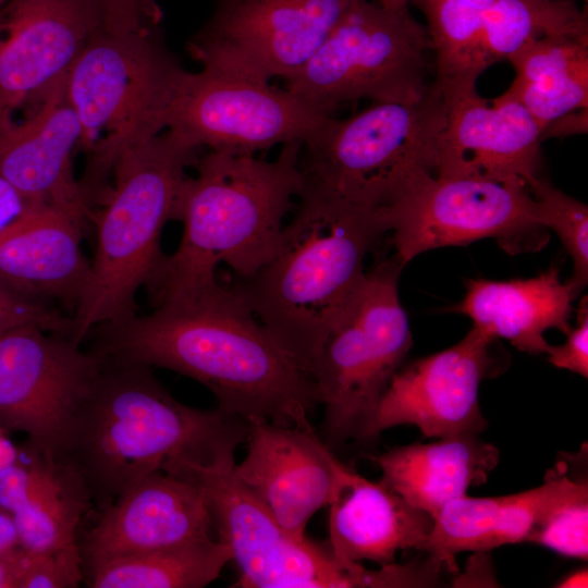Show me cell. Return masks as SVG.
Masks as SVG:
<instances>
[{
    "label": "cell",
    "mask_w": 588,
    "mask_h": 588,
    "mask_svg": "<svg viewBox=\"0 0 588 588\" xmlns=\"http://www.w3.org/2000/svg\"><path fill=\"white\" fill-rule=\"evenodd\" d=\"M373 1L388 8H402V7L408 5L407 0H373Z\"/></svg>",
    "instance_id": "cell-42"
},
{
    "label": "cell",
    "mask_w": 588,
    "mask_h": 588,
    "mask_svg": "<svg viewBox=\"0 0 588 588\" xmlns=\"http://www.w3.org/2000/svg\"><path fill=\"white\" fill-rule=\"evenodd\" d=\"M101 27L97 0H9L0 9V114L33 105L65 77Z\"/></svg>",
    "instance_id": "cell-16"
},
{
    "label": "cell",
    "mask_w": 588,
    "mask_h": 588,
    "mask_svg": "<svg viewBox=\"0 0 588 588\" xmlns=\"http://www.w3.org/2000/svg\"><path fill=\"white\" fill-rule=\"evenodd\" d=\"M197 150L167 128L118 158L96 221L88 282L71 318L72 340L81 343L96 327L136 315V294L162 257L161 232Z\"/></svg>",
    "instance_id": "cell-5"
},
{
    "label": "cell",
    "mask_w": 588,
    "mask_h": 588,
    "mask_svg": "<svg viewBox=\"0 0 588 588\" xmlns=\"http://www.w3.org/2000/svg\"><path fill=\"white\" fill-rule=\"evenodd\" d=\"M152 9L136 29L101 27L65 76V93L78 119L79 146L89 154L79 182L89 207L101 203L118 158L167 128L186 70L166 47Z\"/></svg>",
    "instance_id": "cell-6"
},
{
    "label": "cell",
    "mask_w": 588,
    "mask_h": 588,
    "mask_svg": "<svg viewBox=\"0 0 588 588\" xmlns=\"http://www.w3.org/2000/svg\"><path fill=\"white\" fill-rule=\"evenodd\" d=\"M17 121L0 114V174L29 206L49 204L85 218L89 208L72 170L82 131L65 93L57 82Z\"/></svg>",
    "instance_id": "cell-20"
},
{
    "label": "cell",
    "mask_w": 588,
    "mask_h": 588,
    "mask_svg": "<svg viewBox=\"0 0 588 588\" xmlns=\"http://www.w3.org/2000/svg\"><path fill=\"white\" fill-rule=\"evenodd\" d=\"M11 294H9L8 292L3 291L2 289H0V298H3L5 296H10ZM13 296V295H11Z\"/></svg>",
    "instance_id": "cell-43"
},
{
    "label": "cell",
    "mask_w": 588,
    "mask_h": 588,
    "mask_svg": "<svg viewBox=\"0 0 588 588\" xmlns=\"http://www.w3.org/2000/svg\"><path fill=\"white\" fill-rule=\"evenodd\" d=\"M25 558L21 546L0 553V588H20Z\"/></svg>",
    "instance_id": "cell-39"
},
{
    "label": "cell",
    "mask_w": 588,
    "mask_h": 588,
    "mask_svg": "<svg viewBox=\"0 0 588 588\" xmlns=\"http://www.w3.org/2000/svg\"><path fill=\"white\" fill-rule=\"evenodd\" d=\"M507 60L516 73L507 90L542 128L558 118L588 108V37L534 39Z\"/></svg>",
    "instance_id": "cell-26"
},
{
    "label": "cell",
    "mask_w": 588,
    "mask_h": 588,
    "mask_svg": "<svg viewBox=\"0 0 588 588\" xmlns=\"http://www.w3.org/2000/svg\"><path fill=\"white\" fill-rule=\"evenodd\" d=\"M230 561L228 547L211 538L110 560L87 572L88 584L93 588H200Z\"/></svg>",
    "instance_id": "cell-27"
},
{
    "label": "cell",
    "mask_w": 588,
    "mask_h": 588,
    "mask_svg": "<svg viewBox=\"0 0 588 588\" xmlns=\"http://www.w3.org/2000/svg\"><path fill=\"white\" fill-rule=\"evenodd\" d=\"M301 151V143H290L271 161L220 150L197 160V173L185 177L174 208L173 219L184 228L180 245L162 255L146 284L151 301L217 280L220 264L238 278L266 264L304 187Z\"/></svg>",
    "instance_id": "cell-4"
},
{
    "label": "cell",
    "mask_w": 588,
    "mask_h": 588,
    "mask_svg": "<svg viewBox=\"0 0 588 588\" xmlns=\"http://www.w3.org/2000/svg\"><path fill=\"white\" fill-rule=\"evenodd\" d=\"M561 345H549L546 354L553 366L588 377V304L584 296L577 309V326Z\"/></svg>",
    "instance_id": "cell-35"
},
{
    "label": "cell",
    "mask_w": 588,
    "mask_h": 588,
    "mask_svg": "<svg viewBox=\"0 0 588 588\" xmlns=\"http://www.w3.org/2000/svg\"><path fill=\"white\" fill-rule=\"evenodd\" d=\"M385 219L394 256L403 266L426 250L486 237L514 253L544 230L524 183L483 175H427L385 212Z\"/></svg>",
    "instance_id": "cell-12"
},
{
    "label": "cell",
    "mask_w": 588,
    "mask_h": 588,
    "mask_svg": "<svg viewBox=\"0 0 588 588\" xmlns=\"http://www.w3.org/2000/svg\"><path fill=\"white\" fill-rule=\"evenodd\" d=\"M83 221L58 206H29L0 233V289L25 302L58 301L75 310L90 271L81 247Z\"/></svg>",
    "instance_id": "cell-21"
},
{
    "label": "cell",
    "mask_w": 588,
    "mask_h": 588,
    "mask_svg": "<svg viewBox=\"0 0 588 588\" xmlns=\"http://www.w3.org/2000/svg\"><path fill=\"white\" fill-rule=\"evenodd\" d=\"M445 106L432 87L417 103L372 102L345 118L330 117L302 145L305 183L353 205L385 212L436 173Z\"/></svg>",
    "instance_id": "cell-7"
},
{
    "label": "cell",
    "mask_w": 588,
    "mask_h": 588,
    "mask_svg": "<svg viewBox=\"0 0 588 588\" xmlns=\"http://www.w3.org/2000/svg\"><path fill=\"white\" fill-rule=\"evenodd\" d=\"M494 341L471 327L453 346L400 367L356 440L372 441L403 425L415 426L430 438L485 430L488 422L480 411L479 388L500 371Z\"/></svg>",
    "instance_id": "cell-15"
},
{
    "label": "cell",
    "mask_w": 588,
    "mask_h": 588,
    "mask_svg": "<svg viewBox=\"0 0 588 588\" xmlns=\"http://www.w3.org/2000/svg\"><path fill=\"white\" fill-rule=\"evenodd\" d=\"M567 467L566 460L556 463L540 486L524 492L452 500L433 519L421 551L443 571L456 573L461 552L527 542L548 514L586 480L572 477Z\"/></svg>",
    "instance_id": "cell-22"
},
{
    "label": "cell",
    "mask_w": 588,
    "mask_h": 588,
    "mask_svg": "<svg viewBox=\"0 0 588 588\" xmlns=\"http://www.w3.org/2000/svg\"><path fill=\"white\" fill-rule=\"evenodd\" d=\"M441 97L434 175H483L527 187L542 176V127L510 90L492 100L476 87Z\"/></svg>",
    "instance_id": "cell-17"
},
{
    "label": "cell",
    "mask_w": 588,
    "mask_h": 588,
    "mask_svg": "<svg viewBox=\"0 0 588 588\" xmlns=\"http://www.w3.org/2000/svg\"><path fill=\"white\" fill-rule=\"evenodd\" d=\"M100 514L79 544L87 572L121 556L211 539L213 529L198 485L162 470L136 482Z\"/></svg>",
    "instance_id": "cell-19"
},
{
    "label": "cell",
    "mask_w": 588,
    "mask_h": 588,
    "mask_svg": "<svg viewBox=\"0 0 588 588\" xmlns=\"http://www.w3.org/2000/svg\"><path fill=\"white\" fill-rule=\"evenodd\" d=\"M576 298L562 283L558 268L530 279L491 281L471 279L458 311L473 320V327L494 340H507L528 354H546L544 332L571 330L572 303Z\"/></svg>",
    "instance_id": "cell-25"
},
{
    "label": "cell",
    "mask_w": 588,
    "mask_h": 588,
    "mask_svg": "<svg viewBox=\"0 0 588 588\" xmlns=\"http://www.w3.org/2000/svg\"><path fill=\"white\" fill-rule=\"evenodd\" d=\"M430 56L427 29L409 5L354 0L284 88L327 115L362 99L417 103L431 89Z\"/></svg>",
    "instance_id": "cell-8"
},
{
    "label": "cell",
    "mask_w": 588,
    "mask_h": 588,
    "mask_svg": "<svg viewBox=\"0 0 588 588\" xmlns=\"http://www.w3.org/2000/svg\"><path fill=\"white\" fill-rule=\"evenodd\" d=\"M101 365V356L36 321L0 329V424L24 432L47 461L61 463Z\"/></svg>",
    "instance_id": "cell-11"
},
{
    "label": "cell",
    "mask_w": 588,
    "mask_h": 588,
    "mask_svg": "<svg viewBox=\"0 0 588 588\" xmlns=\"http://www.w3.org/2000/svg\"><path fill=\"white\" fill-rule=\"evenodd\" d=\"M102 11L103 28L124 33L138 28L152 11L145 0H97Z\"/></svg>",
    "instance_id": "cell-36"
},
{
    "label": "cell",
    "mask_w": 588,
    "mask_h": 588,
    "mask_svg": "<svg viewBox=\"0 0 588 588\" xmlns=\"http://www.w3.org/2000/svg\"><path fill=\"white\" fill-rule=\"evenodd\" d=\"M330 117L268 81L201 69L186 72L167 128L198 149L254 155L279 144L303 145Z\"/></svg>",
    "instance_id": "cell-13"
},
{
    "label": "cell",
    "mask_w": 588,
    "mask_h": 588,
    "mask_svg": "<svg viewBox=\"0 0 588 588\" xmlns=\"http://www.w3.org/2000/svg\"><path fill=\"white\" fill-rule=\"evenodd\" d=\"M387 232L382 212L304 183L273 255L231 287L308 372L365 277L366 256Z\"/></svg>",
    "instance_id": "cell-3"
},
{
    "label": "cell",
    "mask_w": 588,
    "mask_h": 588,
    "mask_svg": "<svg viewBox=\"0 0 588 588\" xmlns=\"http://www.w3.org/2000/svg\"><path fill=\"white\" fill-rule=\"evenodd\" d=\"M248 427L218 407L197 409L179 402L148 366L102 357L61 464L78 476L101 512L155 471L234 465Z\"/></svg>",
    "instance_id": "cell-2"
},
{
    "label": "cell",
    "mask_w": 588,
    "mask_h": 588,
    "mask_svg": "<svg viewBox=\"0 0 588 588\" xmlns=\"http://www.w3.org/2000/svg\"><path fill=\"white\" fill-rule=\"evenodd\" d=\"M527 542L546 547L567 558L587 560V479L548 514Z\"/></svg>",
    "instance_id": "cell-32"
},
{
    "label": "cell",
    "mask_w": 588,
    "mask_h": 588,
    "mask_svg": "<svg viewBox=\"0 0 588 588\" xmlns=\"http://www.w3.org/2000/svg\"><path fill=\"white\" fill-rule=\"evenodd\" d=\"M588 572L587 568H580L566 575L558 583V587L561 588H577L587 587L588 585Z\"/></svg>",
    "instance_id": "cell-41"
},
{
    "label": "cell",
    "mask_w": 588,
    "mask_h": 588,
    "mask_svg": "<svg viewBox=\"0 0 588 588\" xmlns=\"http://www.w3.org/2000/svg\"><path fill=\"white\" fill-rule=\"evenodd\" d=\"M9 0H0V9L8 2Z\"/></svg>",
    "instance_id": "cell-44"
},
{
    "label": "cell",
    "mask_w": 588,
    "mask_h": 588,
    "mask_svg": "<svg viewBox=\"0 0 588 588\" xmlns=\"http://www.w3.org/2000/svg\"><path fill=\"white\" fill-rule=\"evenodd\" d=\"M588 108L567 113L547 123L541 132V139L549 137H566L587 132Z\"/></svg>",
    "instance_id": "cell-38"
},
{
    "label": "cell",
    "mask_w": 588,
    "mask_h": 588,
    "mask_svg": "<svg viewBox=\"0 0 588 588\" xmlns=\"http://www.w3.org/2000/svg\"><path fill=\"white\" fill-rule=\"evenodd\" d=\"M89 505L78 476L64 464L49 462L32 495L12 514L20 546L38 553L77 540V528Z\"/></svg>",
    "instance_id": "cell-30"
},
{
    "label": "cell",
    "mask_w": 588,
    "mask_h": 588,
    "mask_svg": "<svg viewBox=\"0 0 588 588\" xmlns=\"http://www.w3.org/2000/svg\"><path fill=\"white\" fill-rule=\"evenodd\" d=\"M84 560L77 540L60 548L26 551L20 588H73L84 578Z\"/></svg>",
    "instance_id": "cell-33"
},
{
    "label": "cell",
    "mask_w": 588,
    "mask_h": 588,
    "mask_svg": "<svg viewBox=\"0 0 588 588\" xmlns=\"http://www.w3.org/2000/svg\"><path fill=\"white\" fill-rule=\"evenodd\" d=\"M234 466H187L182 476L201 489L218 540L238 571L233 588H399V565L368 569L343 562L329 543L286 531L237 480Z\"/></svg>",
    "instance_id": "cell-10"
},
{
    "label": "cell",
    "mask_w": 588,
    "mask_h": 588,
    "mask_svg": "<svg viewBox=\"0 0 588 588\" xmlns=\"http://www.w3.org/2000/svg\"><path fill=\"white\" fill-rule=\"evenodd\" d=\"M20 546L13 515L0 506V553Z\"/></svg>",
    "instance_id": "cell-40"
},
{
    "label": "cell",
    "mask_w": 588,
    "mask_h": 588,
    "mask_svg": "<svg viewBox=\"0 0 588 588\" xmlns=\"http://www.w3.org/2000/svg\"><path fill=\"white\" fill-rule=\"evenodd\" d=\"M546 36L588 37L587 12L575 0H497L479 38V66L483 72Z\"/></svg>",
    "instance_id": "cell-29"
},
{
    "label": "cell",
    "mask_w": 588,
    "mask_h": 588,
    "mask_svg": "<svg viewBox=\"0 0 588 588\" xmlns=\"http://www.w3.org/2000/svg\"><path fill=\"white\" fill-rule=\"evenodd\" d=\"M32 461L0 466V506L13 514L32 495L49 463L32 448Z\"/></svg>",
    "instance_id": "cell-34"
},
{
    "label": "cell",
    "mask_w": 588,
    "mask_h": 588,
    "mask_svg": "<svg viewBox=\"0 0 588 588\" xmlns=\"http://www.w3.org/2000/svg\"><path fill=\"white\" fill-rule=\"evenodd\" d=\"M327 506L328 543L343 562L393 564L399 551L421 550L433 526L428 513L345 464Z\"/></svg>",
    "instance_id": "cell-23"
},
{
    "label": "cell",
    "mask_w": 588,
    "mask_h": 588,
    "mask_svg": "<svg viewBox=\"0 0 588 588\" xmlns=\"http://www.w3.org/2000/svg\"><path fill=\"white\" fill-rule=\"evenodd\" d=\"M152 303L150 314L96 327L90 351L189 377L218 408L246 421L313 428L309 415L321 405L316 382L231 286L213 280Z\"/></svg>",
    "instance_id": "cell-1"
},
{
    "label": "cell",
    "mask_w": 588,
    "mask_h": 588,
    "mask_svg": "<svg viewBox=\"0 0 588 588\" xmlns=\"http://www.w3.org/2000/svg\"><path fill=\"white\" fill-rule=\"evenodd\" d=\"M248 426L246 456L234 476L286 531L306 537L309 519L331 501L343 463L314 428Z\"/></svg>",
    "instance_id": "cell-18"
},
{
    "label": "cell",
    "mask_w": 588,
    "mask_h": 588,
    "mask_svg": "<svg viewBox=\"0 0 588 588\" xmlns=\"http://www.w3.org/2000/svg\"><path fill=\"white\" fill-rule=\"evenodd\" d=\"M497 0H407L421 12L431 42L433 88L441 95L476 87L482 73L478 46Z\"/></svg>",
    "instance_id": "cell-28"
},
{
    "label": "cell",
    "mask_w": 588,
    "mask_h": 588,
    "mask_svg": "<svg viewBox=\"0 0 588 588\" xmlns=\"http://www.w3.org/2000/svg\"><path fill=\"white\" fill-rule=\"evenodd\" d=\"M354 0H217L188 40L201 69L262 81L303 68Z\"/></svg>",
    "instance_id": "cell-14"
},
{
    "label": "cell",
    "mask_w": 588,
    "mask_h": 588,
    "mask_svg": "<svg viewBox=\"0 0 588 588\" xmlns=\"http://www.w3.org/2000/svg\"><path fill=\"white\" fill-rule=\"evenodd\" d=\"M404 266L393 256L366 271L342 317L311 360L308 372L324 408L323 442L357 439L412 346L400 302Z\"/></svg>",
    "instance_id": "cell-9"
},
{
    "label": "cell",
    "mask_w": 588,
    "mask_h": 588,
    "mask_svg": "<svg viewBox=\"0 0 588 588\" xmlns=\"http://www.w3.org/2000/svg\"><path fill=\"white\" fill-rule=\"evenodd\" d=\"M540 224L554 231L573 261L566 282L575 296L588 281V207L540 176L528 187Z\"/></svg>",
    "instance_id": "cell-31"
},
{
    "label": "cell",
    "mask_w": 588,
    "mask_h": 588,
    "mask_svg": "<svg viewBox=\"0 0 588 588\" xmlns=\"http://www.w3.org/2000/svg\"><path fill=\"white\" fill-rule=\"evenodd\" d=\"M29 207L22 194L0 174V233Z\"/></svg>",
    "instance_id": "cell-37"
},
{
    "label": "cell",
    "mask_w": 588,
    "mask_h": 588,
    "mask_svg": "<svg viewBox=\"0 0 588 588\" xmlns=\"http://www.w3.org/2000/svg\"><path fill=\"white\" fill-rule=\"evenodd\" d=\"M370 460L387 487L434 519L449 502L488 480L500 453L478 434L463 433L391 448Z\"/></svg>",
    "instance_id": "cell-24"
}]
</instances>
